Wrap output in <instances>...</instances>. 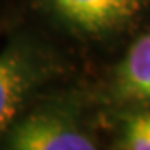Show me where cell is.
Returning a JSON list of instances; mask_svg holds the SVG:
<instances>
[{
  "mask_svg": "<svg viewBox=\"0 0 150 150\" xmlns=\"http://www.w3.org/2000/svg\"><path fill=\"white\" fill-rule=\"evenodd\" d=\"M67 27L83 35H108L140 13L142 0H40Z\"/></svg>",
  "mask_w": 150,
  "mask_h": 150,
  "instance_id": "3957f363",
  "label": "cell"
},
{
  "mask_svg": "<svg viewBox=\"0 0 150 150\" xmlns=\"http://www.w3.org/2000/svg\"><path fill=\"white\" fill-rule=\"evenodd\" d=\"M54 67L48 55L28 43H17L0 52V140L32 92L52 77Z\"/></svg>",
  "mask_w": 150,
  "mask_h": 150,
  "instance_id": "7a4b0ae2",
  "label": "cell"
},
{
  "mask_svg": "<svg viewBox=\"0 0 150 150\" xmlns=\"http://www.w3.org/2000/svg\"><path fill=\"white\" fill-rule=\"evenodd\" d=\"M110 93L117 102L150 107V30L122 57L112 75Z\"/></svg>",
  "mask_w": 150,
  "mask_h": 150,
  "instance_id": "277c9868",
  "label": "cell"
},
{
  "mask_svg": "<svg viewBox=\"0 0 150 150\" xmlns=\"http://www.w3.org/2000/svg\"><path fill=\"white\" fill-rule=\"evenodd\" d=\"M2 142L13 150H90L97 149L93 132L59 105H43L17 118Z\"/></svg>",
  "mask_w": 150,
  "mask_h": 150,
  "instance_id": "6da1fadb",
  "label": "cell"
},
{
  "mask_svg": "<svg viewBox=\"0 0 150 150\" xmlns=\"http://www.w3.org/2000/svg\"><path fill=\"white\" fill-rule=\"evenodd\" d=\"M117 147L125 150H150V107L134 112L123 122Z\"/></svg>",
  "mask_w": 150,
  "mask_h": 150,
  "instance_id": "5b68a950",
  "label": "cell"
}]
</instances>
